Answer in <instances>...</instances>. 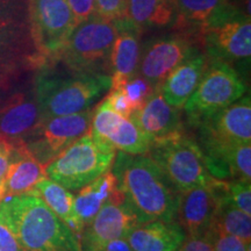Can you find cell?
<instances>
[{"label":"cell","instance_id":"cell-1","mask_svg":"<svg viewBox=\"0 0 251 251\" xmlns=\"http://www.w3.org/2000/svg\"><path fill=\"white\" fill-rule=\"evenodd\" d=\"M111 170L139 224L177 220L179 191L150 157L117 151Z\"/></svg>","mask_w":251,"mask_h":251},{"label":"cell","instance_id":"cell-2","mask_svg":"<svg viewBox=\"0 0 251 251\" xmlns=\"http://www.w3.org/2000/svg\"><path fill=\"white\" fill-rule=\"evenodd\" d=\"M0 218L26 251H81L76 235L33 188L6 197L0 203Z\"/></svg>","mask_w":251,"mask_h":251},{"label":"cell","instance_id":"cell-3","mask_svg":"<svg viewBox=\"0 0 251 251\" xmlns=\"http://www.w3.org/2000/svg\"><path fill=\"white\" fill-rule=\"evenodd\" d=\"M111 86V75L102 72L71 71L67 76L42 72L36 77L34 92L42 119H46L92 108Z\"/></svg>","mask_w":251,"mask_h":251},{"label":"cell","instance_id":"cell-4","mask_svg":"<svg viewBox=\"0 0 251 251\" xmlns=\"http://www.w3.org/2000/svg\"><path fill=\"white\" fill-rule=\"evenodd\" d=\"M117 149L92 136L91 130L72 142L45 166L47 178L77 191L112 168Z\"/></svg>","mask_w":251,"mask_h":251},{"label":"cell","instance_id":"cell-5","mask_svg":"<svg viewBox=\"0 0 251 251\" xmlns=\"http://www.w3.org/2000/svg\"><path fill=\"white\" fill-rule=\"evenodd\" d=\"M179 192L214 179L200 144L184 133L150 143L147 152Z\"/></svg>","mask_w":251,"mask_h":251},{"label":"cell","instance_id":"cell-6","mask_svg":"<svg viewBox=\"0 0 251 251\" xmlns=\"http://www.w3.org/2000/svg\"><path fill=\"white\" fill-rule=\"evenodd\" d=\"M194 125L199 127L200 148L207 158L209 172L215 178L221 156L238 144L251 142L250 96H243Z\"/></svg>","mask_w":251,"mask_h":251},{"label":"cell","instance_id":"cell-7","mask_svg":"<svg viewBox=\"0 0 251 251\" xmlns=\"http://www.w3.org/2000/svg\"><path fill=\"white\" fill-rule=\"evenodd\" d=\"M115 36V21L96 14L75 28L57 59L70 71L107 74Z\"/></svg>","mask_w":251,"mask_h":251},{"label":"cell","instance_id":"cell-8","mask_svg":"<svg viewBox=\"0 0 251 251\" xmlns=\"http://www.w3.org/2000/svg\"><path fill=\"white\" fill-rule=\"evenodd\" d=\"M30 37L40 57L57 59L77 27L67 0H28Z\"/></svg>","mask_w":251,"mask_h":251},{"label":"cell","instance_id":"cell-9","mask_svg":"<svg viewBox=\"0 0 251 251\" xmlns=\"http://www.w3.org/2000/svg\"><path fill=\"white\" fill-rule=\"evenodd\" d=\"M246 90L243 80L230 64L212 59L199 85L183 108L190 122L196 124L200 119L237 101Z\"/></svg>","mask_w":251,"mask_h":251},{"label":"cell","instance_id":"cell-10","mask_svg":"<svg viewBox=\"0 0 251 251\" xmlns=\"http://www.w3.org/2000/svg\"><path fill=\"white\" fill-rule=\"evenodd\" d=\"M93 109L92 107L75 114L42 119L23 142L28 151L46 166L72 142L89 133Z\"/></svg>","mask_w":251,"mask_h":251},{"label":"cell","instance_id":"cell-11","mask_svg":"<svg viewBox=\"0 0 251 251\" xmlns=\"http://www.w3.org/2000/svg\"><path fill=\"white\" fill-rule=\"evenodd\" d=\"M206 51L212 59L230 63L250 59V15L233 9L216 19L201 31Z\"/></svg>","mask_w":251,"mask_h":251},{"label":"cell","instance_id":"cell-12","mask_svg":"<svg viewBox=\"0 0 251 251\" xmlns=\"http://www.w3.org/2000/svg\"><path fill=\"white\" fill-rule=\"evenodd\" d=\"M139 225V220L124 194L117 188L109 201L102 207L79 237L81 251H98L109 241L127 237Z\"/></svg>","mask_w":251,"mask_h":251},{"label":"cell","instance_id":"cell-13","mask_svg":"<svg viewBox=\"0 0 251 251\" xmlns=\"http://www.w3.org/2000/svg\"><path fill=\"white\" fill-rule=\"evenodd\" d=\"M228 181L214 178L211 183L179 192L177 221L186 236L205 233L211 228L220 203L226 198Z\"/></svg>","mask_w":251,"mask_h":251},{"label":"cell","instance_id":"cell-14","mask_svg":"<svg viewBox=\"0 0 251 251\" xmlns=\"http://www.w3.org/2000/svg\"><path fill=\"white\" fill-rule=\"evenodd\" d=\"M196 51L192 42L181 35L150 41L141 50L137 74L151 85L161 87L166 77Z\"/></svg>","mask_w":251,"mask_h":251},{"label":"cell","instance_id":"cell-15","mask_svg":"<svg viewBox=\"0 0 251 251\" xmlns=\"http://www.w3.org/2000/svg\"><path fill=\"white\" fill-rule=\"evenodd\" d=\"M91 134L129 155H144L150 147L146 135L129 119L113 111L105 99L93 109Z\"/></svg>","mask_w":251,"mask_h":251},{"label":"cell","instance_id":"cell-16","mask_svg":"<svg viewBox=\"0 0 251 251\" xmlns=\"http://www.w3.org/2000/svg\"><path fill=\"white\" fill-rule=\"evenodd\" d=\"M117 36L113 43L109 71L112 77L111 89H118L130 79L139 69L142 28L131 23L128 19L115 21Z\"/></svg>","mask_w":251,"mask_h":251},{"label":"cell","instance_id":"cell-17","mask_svg":"<svg viewBox=\"0 0 251 251\" xmlns=\"http://www.w3.org/2000/svg\"><path fill=\"white\" fill-rule=\"evenodd\" d=\"M179 111L165 101L161 87H157L142 107L130 115L129 120L151 143L183 130Z\"/></svg>","mask_w":251,"mask_h":251},{"label":"cell","instance_id":"cell-18","mask_svg":"<svg viewBox=\"0 0 251 251\" xmlns=\"http://www.w3.org/2000/svg\"><path fill=\"white\" fill-rule=\"evenodd\" d=\"M42 121L35 92L18 93L0 107V137L23 141Z\"/></svg>","mask_w":251,"mask_h":251},{"label":"cell","instance_id":"cell-19","mask_svg":"<svg viewBox=\"0 0 251 251\" xmlns=\"http://www.w3.org/2000/svg\"><path fill=\"white\" fill-rule=\"evenodd\" d=\"M126 238L134 251H177L186 233L177 220H152L137 225Z\"/></svg>","mask_w":251,"mask_h":251},{"label":"cell","instance_id":"cell-20","mask_svg":"<svg viewBox=\"0 0 251 251\" xmlns=\"http://www.w3.org/2000/svg\"><path fill=\"white\" fill-rule=\"evenodd\" d=\"M208 67V61L198 50L166 77L161 85L165 101L172 107L181 109L192 96Z\"/></svg>","mask_w":251,"mask_h":251},{"label":"cell","instance_id":"cell-21","mask_svg":"<svg viewBox=\"0 0 251 251\" xmlns=\"http://www.w3.org/2000/svg\"><path fill=\"white\" fill-rule=\"evenodd\" d=\"M45 178H47L45 165L28 151L23 141H15L13 162L2 181L5 198L26 193Z\"/></svg>","mask_w":251,"mask_h":251},{"label":"cell","instance_id":"cell-22","mask_svg":"<svg viewBox=\"0 0 251 251\" xmlns=\"http://www.w3.org/2000/svg\"><path fill=\"white\" fill-rule=\"evenodd\" d=\"M117 188V177L111 169L79 188V193L74 199V207L83 227L90 224L91 220L109 201Z\"/></svg>","mask_w":251,"mask_h":251},{"label":"cell","instance_id":"cell-23","mask_svg":"<svg viewBox=\"0 0 251 251\" xmlns=\"http://www.w3.org/2000/svg\"><path fill=\"white\" fill-rule=\"evenodd\" d=\"M176 8L178 24L186 28H199L201 33L219 17L237 7L230 0H176Z\"/></svg>","mask_w":251,"mask_h":251},{"label":"cell","instance_id":"cell-24","mask_svg":"<svg viewBox=\"0 0 251 251\" xmlns=\"http://www.w3.org/2000/svg\"><path fill=\"white\" fill-rule=\"evenodd\" d=\"M33 190L79 240L84 227L75 212L74 194L49 178L40 180Z\"/></svg>","mask_w":251,"mask_h":251},{"label":"cell","instance_id":"cell-25","mask_svg":"<svg viewBox=\"0 0 251 251\" xmlns=\"http://www.w3.org/2000/svg\"><path fill=\"white\" fill-rule=\"evenodd\" d=\"M176 18V0H127L126 19L140 28L168 26Z\"/></svg>","mask_w":251,"mask_h":251},{"label":"cell","instance_id":"cell-26","mask_svg":"<svg viewBox=\"0 0 251 251\" xmlns=\"http://www.w3.org/2000/svg\"><path fill=\"white\" fill-rule=\"evenodd\" d=\"M29 31L28 4L19 0H0V54L13 43H17Z\"/></svg>","mask_w":251,"mask_h":251},{"label":"cell","instance_id":"cell-27","mask_svg":"<svg viewBox=\"0 0 251 251\" xmlns=\"http://www.w3.org/2000/svg\"><path fill=\"white\" fill-rule=\"evenodd\" d=\"M211 229L215 233L234 235L251 242V216L229 202L227 196L220 203Z\"/></svg>","mask_w":251,"mask_h":251},{"label":"cell","instance_id":"cell-28","mask_svg":"<svg viewBox=\"0 0 251 251\" xmlns=\"http://www.w3.org/2000/svg\"><path fill=\"white\" fill-rule=\"evenodd\" d=\"M118 89H121L122 92L127 96L136 112L137 109L142 107L157 87L151 85L146 78L140 76L139 74H135L130 79H128L124 85Z\"/></svg>","mask_w":251,"mask_h":251},{"label":"cell","instance_id":"cell-29","mask_svg":"<svg viewBox=\"0 0 251 251\" xmlns=\"http://www.w3.org/2000/svg\"><path fill=\"white\" fill-rule=\"evenodd\" d=\"M227 199L235 207L251 215V185L250 181L235 180L228 183Z\"/></svg>","mask_w":251,"mask_h":251},{"label":"cell","instance_id":"cell-30","mask_svg":"<svg viewBox=\"0 0 251 251\" xmlns=\"http://www.w3.org/2000/svg\"><path fill=\"white\" fill-rule=\"evenodd\" d=\"M96 13L107 20H121L126 18L127 0H94Z\"/></svg>","mask_w":251,"mask_h":251},{"label":"cell","instance_id":"cell-31","mask_svg":"<svg viewBox=\"0 0 251 251\" xmlns=\"http://www.w3.org/2000/svg\"><path fill=\"white\" fill-rule=\"evenodd\" d=\"M215 233L211 228L205 233L186 236L177 251H214Z\"/></svg>","mask_w":251,"mask_h":251},{"label":"cell","instance_id":"cell-32","mask_svg":"<svg viewBox=\"0 0 251 251\" xmlns=\"http://www.w3.org/2000/svg\"><path fill=\"white\" fill-rule=\"evenodd\" d=\"M214 251H251V242L234 235L215 233Z\"/></svg>","mask_w":251,"mask_h":251},{"label":"cell","instance_id":"cell-33","mask_svg":"<svg viewBox=\"0 0 251 251\" xmlns=\"http://www.w3.org/2000/svg\"><path fill=\"white\" fill-rule=\"evenodd\" d=\"M105 100L111 106L113 111H115L118 114L122 115L124 118L129 119L130 115L135 112V108L131 105L127 96L122 92L121 89H111L108 91V94L105 97Z\"/></svg>","mask_w":251,"mask_h":251},{"label":"cell","instance_id":"cell-34","mask_svg":"<svg viewBox=\"0 0 251 251\" xmlns=\"http://www.w3.org/2000/svg\"><path fill=\"white\" fill-rule=\"evenodd\" d=\"M67 2L74 14L77 26L97 14L94 0H67Z\"/></svg>","mask_w":251,"mask_h":251},{"label":"cell","instance_id":"cell-35","mask_svg":"<svg viewBox=\"0 0 251 251\" xmlns=\"http://www.w3.org/2000/svg\"><path fill=\"white\" fill-rule=\"evenodd\" d=\"M15 153V141L0 137V184L7 174L9 165L13 162Z\"/></svg>","mask_w":251,"mask_h":251},{"label":"cell","instance_id":"cell-36","mask_svg":"<svg viewBox=\"0 0 251 251\" xmlns=\"http://www.w3.org/2000/svg\"><path fill=\"white\" fill-rule=\"evenodd\" d=\"M0 251H26L18 240L17 235L0 218Z\"/></svg>","mask_w":251,"mask_h":251},{"label":"cell","instance_id":"cell-37","mask_svg":"<svg viewBox=\"0 0 251 251\" xmlns=\"http://www.w3.org/2000/svg\"><path fill=\"white\" fill-rule=\"evenodd\" d=\"M98 251H134L131 249L130 244L128 243L127 238L121 237L117 240L109 241L105 246H102Z\"/></svg>","mask_w":251,"mask_h":251},{"label":"cell","instance_id":"cell-38","mask_svg":"<svg viewBox=\"0 0 251 251\" xmlns=\"http://www.w3.org/2000/svg\"><path fill=\"white\" fill-rule=\"evenodd\" d=\"M5 199V193H4V187H2V183L0 184V203H1L2 200Z\"/></svg>","mask_w":251,"mask_h":251}]
</instances>
